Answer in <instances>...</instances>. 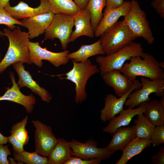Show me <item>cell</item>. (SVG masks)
<instances>
[{
    "instance_id": "cell-1",
    "label": "cell",
    "mask_w": 164,
    "mask_h": 164,
    "mask_svg": "<svg viewBox=\"0 0 164 164\" xmlns=\"http://www.w3.org/2000/svg\"><path fill=\"white\" fill-rule=\"evenodd\" d=\"M3 31L4 36L8 39L9 44L5 56L0 62V74L10 65L18 62L32 64L29 58L30 41L28 32L22 31L19 26L13 30L5 28Z\"/></svg>"
},
{
    "instance_id": "cell-2",
    "label": "cell",
    "mask_w": 164,
    "mask_h": 164,
    "mask_svg": "<svg viewBox=\"0 0 164 164\" xmlns=\"http://www.w3.org/2000/svg\"><path fill=\"white\" fill-rule=\"evenodd\" d=\"M142 57L143 59L139 56L132 57L130 62H125L119 70L133 81L138 76L150 80L164 79L163 68L153 55L144 53Z\"/></svg>"
},
{
    "instance_id": "cell-3",
    "label": "cell",
    "mask_w": 164,
    "mask_h": 164,
    "mask_svg": "<svg viewBox=\"0 0 164 164\" xmlns=\"http://www.w3.org/2000/svg\"><path fill=\"white\" fill-rule=\"evenodd\" d=\"M100 37L101 45L107 55L118 51L137 38L123 20L117 21Z\"/></svg>"
},
{
    "instance_id": "cell-4",
    "label": "cell",
    "mask_w": 164,
    "mask_h": 164,
    "mask_svg": "<svg viewBox=\"0 0 164 164\" xmlns=\"http://www.w3.org/2000/svg\"><path fill=\"white\" fill-rule=\"evenodd\" d=\"M73 67L66 73L53 76H60L65 75L63 78L71 81L75 85L76 93L74 101L77 104L82 103L86 100L87 94L85 91L86 85L89 78L93 75L99 73L97 66L93 64L89 59L80 62H75L72 60Z\"/></svg>"
},
{
    "instance_id": "cell-5",
    "label": "cell",
    "mask_w": 164,
    "mask_h": 164,
    "mask_svg": "<svg viewBox=\"0 0 164 164\" xmlns=\"http://www.w3.org/2000/svg\"><path fill=\"white\" fill-rule=\"evenodd\" d=\"M144 52L141 44L133 42L111 54L100 55L96 58L101 76L114 69L120 70L127 60L134 56L142 57Z\"/></svg>"
},
{
    "instance_id": "cell-6",
    "label": "cell",
    "mask_w": 164,
    "mask_h": 164,
    "mask_svg": "<svg viewBox=\"0 0 164 164\" xmlns=\"http://www.w3.org/2000/svg\"><path fill=\"white\" fill-rule=\"evenodd\" d=\"M130 2L129 9L124 17L123 22L137 38L142 37L149 44H152L155 38L146 19V13L141 9L137 1L132 0Z\"/></svg>"
},
{
    "instance_id": "cell-7",
    "label": "cell",
    "mask_w": 164,
    "mask_h": 164,
    "mask_svg": "<svg viewBox=\"0 0 164 164\" xmlns=\"http://www.w3.org/2000/svg\"><path fill=\"white\" fill-rule=\"evenodd\" d=\"M74 26L73 15L61 13L55 14L44 32V40H53L57 38L63 49L66 50Z\"/></svg>"
},
{
    "instance_id": "cell-8",
    "label": "cell",
    "mask_w": 164,
    "mask_h": 164,
    "mask_svg": "<svg viewBox=\"0 0 164 164\" xmlns=\"http://www.w3.org/2000/svg\"><path fill=\"white\" fill-rule=\"evenodd\" d=\"M142 87L136 89L128 95L124 104L128 108H134L151 100L149 95L155 93L157 97L164 96V79L150 80L149 78L140 77Z\"/></svg>"
},
{
    "instance_id": "cell-9",
    "label": "cell",
    "mask_w": 164,
    "mask_h": 164,
    "mask_svg": "<svg viewBox=\"0 0 164 164\" xmlns=\"http://www.w3.org/2000/svg\"><path fill=\"white\" fill-rule=\"evenodd\" d=\"M29 58L31 63H33L39 67L43 65L42 60L49 61L56 67L66 64L69 59L67 55L69 53L68 50L55 53L43 48L39 45V42L29 41Z\"/></svg>"
},
{
    "instance_id": "cell-10",
    "label": "cell",
    "mask_w": 164,
    "mask_h": 164,
    "mask_svg": "<svg viewBox=\"0 0 164 164\" xmlns=\"http://www.w3.org/2000/svg\"><path fill=\"white\" fill-rule=\"evenodd\" d=\"M32 122L35 128L34 135L35 151L39 155L47 157L57 141L51 127L38 120Z\"/></svg>"
},
{
    "instance_id": "cell-11",
    "label": "cell",
    "mask_w": 164,
    "mask_h": 164,
    "mask_svg": "<svg viewBox=\"0 0 164 164\" xmlns=\"http://www.w3.org/2000/svg\"><path fill=\"white\" fill-rule=\"evenodd\" d=\"M68 142L74 156L83 159L98 158L104 160L109 158L113 154L106 147H98L97 142L94 139L89 138L84 143L74 139Z\"/></svg>"
},
{
    "instance_id": "cell-12",
    "label": "cell",
    "mask_w": 164,
    "mask_h": 164,
    "mask_svg": "<svg viewBox=\"0 0 164 164\" xmlns=\"http://www.w3.org/2000/svg\"><path fill=\"white\" fill-rule=\"evenodd\" d=\"M142 86L141 82L135 79L131 89L119 98L112 94H108L104 99V107L100 111L101 120L104 122L109 121L119 114L124 109L123 106L129 94L135 90L141 88Z\"/></svg>"
},
{
    "instance_id": "cell-13",
    "label": "cell",
    "mask_w": 164,
    "mask_h": 164,
    "mask_svg": "<svg viewBox=\"0 0 164 164\" xmlns=\"http://www.w3.org/2000/svg\"><path fill=\"white\" fill-rule=\"evenodd\" d=\"M13 67L19 77L17 84L20 88L26 87L39 95L44 101L50 102L52 98V95L32 79L29 72L25 69L23 63L19 62L14 63Z\"/></svg>"
},
{
    "instance_id": "cell-14",
    "label": "cell",
    "mask_w": 164,
    "mask_h": 164,
    "mask_svg": "<svg viewBox=\"0 0 164 164\" xmlns=\"http://www.w3.org/2000/svg\"><path fill=\"white\" fill-rule=\"evenodd\" d=\"M4 8L12 17L17 20L51 12L50 5L47 0H40L39 5L36 8L29 6L23 1H20L14 6H11L9 2Z\"/></svg>"
},
{
    "instance_id": "cell-15",
    "label": "cell",
    "mask_w": 164,
    "mask_h": 164,
    "mask_svg": "<svg viewBox=\"0 0 164 164\" xmlns=\"http://www.w3.org/2000/svg\"><path fill=\"white\" fill-rule=\"evenodd\" d=\"M10 77L12 85L11 88L7 89L2 95L0 96V101H8L19 104L23 106L28 113H31L36 103V98L32 94L26 95L21 92L17 83L16 82L13 72H10Z\"/></svg>"
},
{
    "instance_id": "cell-16",
    "label": "cell",
    "mask_w": 164,
    "mask_h": 164,
    "mask_svg": "<svg viewBox=\"0 0 164 164\" xmlns=\"http://www.w3.org/2000/svg\"><path fill=\"white\" fill-rule=\"evenodd\" d=\"M101 76L106 84L113 87L115 93L119 97L128 92L134 84V81L118 70H109Z\"/></svg>"
},
{
    "instance_id": "cell-17",
    "label": "cell",
    "mask_w": 164,
    "mask_h": 164,
    "mask_svg": "<svg viewBox=\"0 0 164 164\" xmlns=\"http://www.w3.org/2000/svg\"><path fill=\"white\" fill-rule=\"evenodd\" d=\"M55 14L49 12L22 19V26L27 28L29 39L37 37L44 33L51 23Z\"/></svg>"
},
{
    "instance_id": "cell-18",
    "label": "cell",
    "mask_w": 164,
    "mask_h": 164,
    "mask_svg": "<svg viewBox=\"0 0 164 164\" xmlns=\"http://www.w3.org/2000/svg\"><path fill=\"white\" fill-rule=\"evenodd\" d=\"M130 5V1H124L118 8L104 11L103 18L94 32V36H100L107 29L118 21L120 17H124L128 12Z\"/></svg>"
},
{
    "instance_id": "cell-19",
    "label": "cell",
    "mask_w": 164,
    "mask_h": 164,
    "mask_svg": "<svg viewBox=\"0 0 164 164\" xmlns=\"http://www.w3.org/2000/svg\"><path fill=\"white\" fill-rule=\"evenodd\" d=\"M73 16L75 28L70 35L69 43L73 42L82 36L93 38L94 31L91 25V16L89 11L87 9H80Z\"/></svg>"
},
{
    "instance_id": "cell-20",
    "label": "cell",
    "mask_w": 164,
    "mask_h": 164,
    "mask_svg": "<svg viewBox=\"0 0 164 164\" xmlns=\"http://www.w3.org/2000/svg\"><path fill=\"white\" fill-rule=\"evenodd\" d=\"M28 118V116H26L21 121L12 127L11 135L8 137V142L12 145L14 152L21 153L24 151V146L29 142V137L26 128Z\"/></svg>"
},
{
    "instance_id": "cell-21",
    "label": "cell",
    "mask_w": 164,
    "mask_h": 164,
    "mask_svg": "<svg viewBox=\"0 0 164 164\" xmlns=\"http://www.w3.org/2000/svg\"><path fill=\"white\" fill-rule=\"evenodd\" d=\"M112 134V139L106 148L108 151L113 154L118 150H122L130 142L136 137L135 126L119 128Z\"/></svg>"
},
{
    "instance_id": "cell-22",
    "label": "cell",
    "mask_w": 164,
    "mask_h": 164,
    "mask_svg": "<svg viewBox=\"0 0 164 164\" xmlns=\"http://www.w3.org/2000/svg\"><path fill=\"white\" fill-rule=\"evenodd\" d=\"M145 104L146 102L142 103L135 109L128 108L127 109H123L119 113L118 116H115L109 121L108 125L103 129V131L111 134L119 128L128 125L135 116L144 113Z\"/></svg>"
},
{
    "instance_id": "cell-23",
    "label": "cell",
    "mask_w": 164,
    "mask_h": 164,
    "mask_svg": "<svg viewBox=\"0 0 164 164\" xmlns=\"http://www.w3.org/2000/svg\"><path fill=\"white\" fill-rule=\"evenodd\" d=\"M74 156L69 142L63 138H57L56 143L47 157L48 164H64Z\"/></svg>"
},
{
    "instance_id": "cell-24",
    "label": "cell",
    "mask_w": 164,
    "mask_h": 164,
    "mask_svg": "<svg viewBox=\"0 0 164 164\" xmlns=\"http://www.w3.org/2000/svg\"><path fill=\"white\" fill-rule=\"evenodd\" d=\"M152 144L151 140L135 137L122 150V154L115 164H125L132 157L139 154Z\"/></svg>"
},
{
    "instance_id": "cell-25",
    "label": "cell",
    "mask_w": 164,
    "mask_h": 164,
    "mask_svg": "<svg viewBox=\"0 0 164 164\" xmlns=\"http://www.w3.org/2000/svg\"><path fill=\"white\" fill-rule=\"evenodd\" d=\"M144 115L155 126L164 125V96L146 102Z\"/></svg>"
},
{
    "instance_id": "cell-26",
    "label": "cell",
    "mask_w": 164,
    "mask_h": 164,
    "mask_svg": "<svg viewBox=\"0 0 164 164\" xmlns=\"http://www.w3.org/2000/svg\"><path fill=\"white\" fill-rule=\"evenodd\" d=\"M105 53L101 44L100 39L94 43L82 45L77 51L69 53L67 57L76 62H84L88 58L96 55H103Z\"/></svg>"
},
{
    "instance_id": "cell-27",
    "label": "cell",
    "mask_w": 164,
    "mask_h": 164,
    "mask_svg": "<svg viewBox=\"0 0 164 164\" xmlns=\"http://www.w3.org/2000/svg\"><path fill=\"white\" fill-rule=\"evenodd\" d=\"M137 115V119L134 121L136 137L151 140L155 126L148 120L143 113Z\"/></svg>"
},
{
    "instance_id": "cell-28",
    "label": "cell",
    "mask_w": 164,
    "mask_h": 164,
    "mask_svg": "<svg viewBox=\"0 0 164 164\" xmlns=\"http://www.w3.org/2000/svg\"><path fill=\"white\" fill-rule=\"evenodd\" d=\"M50 3L51 12L55 14L61 13L73 15L80 9L73 1L64 0H47Z\"/></svg>"
},
{
    "instance_id": "cell-29",
    "label": "cell",
    "mask_w": 164,
    "mask_h": 164,
    "mask_svg": "<svg viewBox=\"0 0 164 164\" xmlns=\"http://www.w3.org/2000/svg\"><path fill=\"white\" fill-rule=\"evenodd\" d=\"M107 0H90L86 9L90 12L91 24L94 32L103 17L102 11L106 6Z\"/></svg>"
},
{
    "instance_id": "cell-30",
    "label": "cell",
    "mask_w": 164,
    "mask_h": 164,
    "mask_svg": "<svg viewBox=\"0 0 164 164\" xmlns=\"http://www.w3.org/2000/svg\"><path fill=\"white\" fill-rule=\"evenodd\" d=\"M14 159L18 163L27 164H47V157L41 156L35 151L29 152L25 150L21 153L13 152Z\"/></svg>"
},
{
    "instance_id": "cell-31",
    "label": "cell",
    "mask_w": 164,
    "mask_h": 164,
    "mask_svg": "<svg viewBox=\"0 0 164 164\" xmlns=\"http://www.w3.org/2000/svg\"><path fill=\"white\" fill-rule=\"evenodd\" d=\"M0 24L6 25L8 28L11 30L16 27L15 25H18L22 26L23 23L19 21L12 17L5 9L4 8L0 7Z\"/></svg>"
},
{
    "instance_id": "cell-32",
    "label": "cell",
    "mask_w": 164,
    "mask_h": 164,
    "mask_svg": "<svg viewBox=\"0 0 164 164\" xmlns=\"http://www.w3.org/2000/svg\"><path fill=\"white\" fill-rule=\"evenodd\" d=\"M151 140L153 147L164 143V125L155 126Z\"/></svg>"
},
{
    "instance_id": "cell-33",
    "label": "cell",
    "mask_w": 164,
    "mask_h": 164,
    "mask_svg": "<svg viewBox=\"0 0 164 164\" xmlns=\"http://www.w3.org/2000/svg\"><path fill=\"white\" fill-rule=\"evenodd\" d=\"M101 161V159L98 158L87 159L72 156L64 164H99Z\"/></svg>"
},
{
    "instance_id": "cell-34",
    "label": "cell",
    "mask_w": 164,
    "mask_h": 164,
    "mask_svg": "<svg viewBox=\"0 0 164 164\" xmlns=\"http://www.w3.org/2000/svg\"><path fill=\"white\" fill-rule=\"evenodd\" d=\"M11 154V152L7 145L0 144V164L10 163L7 159V156Z\"/></svg>"
},
{
    "instance_id": "cell-35",
    "label": "cell",
    "mask_w": 164,
    "mask_h": 164,
    "mask_svg": "<svg viewBox=\"0 0 164 164\" xmlns=\"http://www.w3.org/2000/svg\"><path fill=\"white\" fill-rule=\"evenodd\" d=\"M151 5L157 13L163 19H164V0H153Z\"/></svg>"
},
{
    "instance_id": "cell-36",
    "label": "cell",
    "mask_w": 164,
    "mask_h": 164,
    "mask_svg": "<svg viewBox=\"0 0 164 164\" xmlns=\"http://www.w3.org/2000/svg\"><path fill=\"white\" fill-rule=\"evenodd\" d=\"M152 164H164V146H162L159 148V151L157 153L152 156Z\"/></svg>"
},
{
    "instance_id": "cell-37",
    "label": "cell",
    "mask_w": 164,
    "mask_h": 164,
    "mask_svg": "<svg viewBox=\"0 0 164 164\" xmlns=\"http://www.w3.org/2000/svg\"><path fill=\"white\" fill-rule=\"evenodd\" d=\"M124 0H107L106 8L104 11H106L118 8L124 2Z\"/></svg>"
},
{
    "instance_id": "cell-38",
    "label": "cell",
    "mask_w": 164,
    "mask_h": 164,
    "mask_svg": "<svg viewBox=\"0 0 164 164\" xmlns=\"http://www.w3.org/2000/svg\"><path fill=\"white\" fill-rule=\"evenodd\" d=\"M90 0H73V2L80 9H86Z\"/></svg>"
},
{
    "instance_id": "cell-39",
    "label": "cell",
    "mask_w": 164,
    "mask_h": 164,
    "mask_svg": "<svg viewBox=\"0 0 164 164\" xmlns=\"http://www.w3.org/2000/svg\"><path fill=\"white\" fill-rule=\"evenodd\" d=\"M8 137L5 136L0 132V144H6L8 143Z\"/></svg>"
},
{
    "instance_id": "cell-40",
    "label": "cell",
    "mask_w": 164,
    "mask_h": 164,
    "mask_svg": "<svg viewBox=\"0 0 164 164\" xmlns=\"http://www.w3.org/2000/svg\"><path fill=\"white\" fill-rule=\"evenodd\" d=\"M9 0H0V7L4 8L9 3Z\"/></svg>"
},
{
    "instance_id": "cell-41",
    "label": "cell",
    "mask_w": 164,
    "mask_h": 164,
    "mask_svg": "<svg viewBox=\"0 0 164 164\" xmlns=\"http://www.w3.org/2000/svg\"><path fill=\"white\" fill-rule=\"evenodd\" d=\"M159 66L161 68H164V62H161L159 63Z\"/></svg>"
},
{
    "instance_id": "cell-42",
    "label": "cell",
    "mask_w": 164,
    "mask_h": 164,
    "mask_svg": "<svg viewBox=\"0 0 164 164\" xmlns=\"http://www.w3.org/2000/svg\"><path fill=\"white\" fill-rule=\"evenodd\" d=\"M0 36H4V33L2 31L0 30Z\"/></svg>"
},
{
    "instance_id": "cell-43",
    "label": "cell",
    "mask_w": 164,
    "mask_h": 164,
    "mask_svg": "<svg viewBox=\"0 0 164 164\" xmlns=\"http://www.w3.org/2000/svg\"><path fill=\"white\" fill-rule=\"evenodd\" d=\"M67 1H73V0H64Z\"/></svg>"
}]
</instances>
